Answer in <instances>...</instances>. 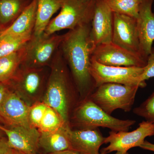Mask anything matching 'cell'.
<instances>
[{
  "mask_svg": "<svg viewBox=\"0 0 154 154\" xmlns=\"http://www.w3.org/2000/svg\"><path fill=\"white\" fill-rule=\"evenodd\" d=\"M91 28L90 23L69 30L60 47L76 86L89 96L96 89L90 73L91 56L95 48L90 36Z\"/></svg>",
  "mask_w": 154,
  "mask_h": 154,
  "instance_id": "1",
  "label": "cell"
},
{
  "mask_svg": "<svg viewBox=\"0 0 154 154\" xmlns=\"http://www.w3.org/2000/svg\"><path fill=\"white\" fill-rule=\"evenodd\" d=\"M50 67V73L45 87L43 102L55 110L65 123L70 125L69 113L72 84L68 66L60 48Z\"/></svg>",
  "mask_w": 154,
  "mask_h": 154,
  "instance_id": "2",
  "label": "cell"
},
{
  "mask_svg": "<svg viewBox=\"0 0 154 154\" xmlns=\"http://www.w3.org/2000/svg\"><path fill=\"white\" fill-rule=\"evenodd\" d=\"M95 4L96 0H63L60 12L51 20L43 33L49 36L64 29L72 30L91 23Z\"/></svg>",
  "mask_w": 154,
  "mask_h": 154,
  "instance_id": "3",
  "label": "cell"
},
{
  "mask_svg": "<svg viewBox=\"0 0 154 154\" xmlns=\"http://www.w3.org/2000/svg\"><path fill=\"white\" fill-rule=\"evenodd\" d=\"M75 124L81 129H95L106 128L111 131H128L135 123L131 119H119L107 114L89 98L85 99L77 107L74 113Z\"/></svg>",
  "mask_w": 154,
  "mask_h": 154,
  "instance_id": "4",
  "label": "cell"
},
{
  "mask_svg": "<svg viewBox=\"0 0 154 154\" xmlns=\"http://www.w3.org/2000/svg\"><path fill=\"white\" fill-rule=\"evenodd\" d=\"M139 88L138 86L105 83L96 88L88 98L110 115L118 109L129 112Z\"/></svg>",
  "mask_w": 154,
  "mask_h": 154,
  "instance_id": "5",
  "label": "cell"
},
{
  "mask_svg": "<svg viewBox=\"0 0 154 154\" xmlns=\"http://www.w3.org/2000/svg\"><path fill=\"white\" fill-rule=\"evenodd\" d=\"M65 34L55 33L47 36L32 35L23 46V55L21 66L31 68L50 66L54 57L58 50Z\"/></svg>",
  "mask_w": 154,
  "mask_h": 154,
  "instance_id": "6",
  "label": "cell"
},
{
  "mask_svg": "<svg viewBox=\"0 0 154 154\" xmlns=\"http://www.w3.org/2000/svg\"><path fill=\"white\" fill-rule=\"evenodd\" d=\"M143 71L144 67L107 66L92 60L90 68L96 88L108 83L144 88L146 84L141 81Z\"/></svg>",
  "mask_w": 154,
  "mask_h": 154,
  "instance_id": "7",
  "label": "cell"
},
{
  "mask_svg": "<svg viewBox=\"0 0 154 154\" xmlns=\"http://www.w3.org/2000/svg\"><path fill=\"white\" fill-rule=\"evenodd\" d=\"M46 82L45 67L20 66L16 75L8 84L30 106L37 102L36 99L44 89Z\"/></svg>",
  "mask_w": 154,
  "mask_h": 154,
  "instance_id": "8",
  "label": "cell"
},
{
  "mask_svg": "<svg viewBox=\"0 0 154 154\" xmlns=\"http://www.w3.org/2000/svg\"><path fill=\"white\" fill-rule=\"evenodd\" d=\"M91 60L103 65L116 67H144L147 63L140 56L112 42L97 45L92 53Z\"/></svg>",
  "mask_w": 154,
  "mask_h": 154,
  "instance_id": "9",
  "label": "cell"
},
{
  "mask_svg": "<svg viewBox=\"0 0 154 154\" xmlns=\"http://www.w3.org/2000/svg\"><path fill=\"white\" fill-rule=\"evenodd\" d=\"M154 135V123L143 121L133 131H111L109 135L105 137V143H109L101 151L107 153L112 152H128L130 149L140 146L146 137Z\"/></svg>",
  "mask_w": 154,
  "mask_h": 154,
  "instance_id": "10",
  "label": "cell"
},
{
  "mask_svg": "<svg viewBox=\"0 0 154 154\" xmlns=\"http://www.w3.org/2000/svg\"><path fill=\"white\" fill-rule=\"evenodd\" d=\"M112 42L141 57L137 19L113 13Z\"/></svg>",
  "mask_w": 154,
  "mask_h": 154,
  "instance_id": "11",
  "label": "cell"
},
{
  "mask_svg": "<svg viewBox=\"0 0 154 154\" xmlns=\"http://www.w3.org/2000/svg\"><path fill=\"white\" fill-rule=\"evenodd\" d=\"M30 107L19 94L10 88L0 108L2 123L9 127H32L29 121Z\"/></svg>",
  "mask_w": 154,
  "mask_h": 154,
  "instance_id": "12",
  "label": "cell"
},
{
  "mask_svg": "<svg viewBox=\"0 0 154 154\" xmlns=\"http://www.w3.org/2000/svg\"><path fill=\"white\" fill-rule=\"evenodd\" d=\"M113 13L107 0H96L90 36L95 47L102 43L112 42Z\"/></svg>",
  "mask_w": 154,
  "mask_h": 154,
  "instance_id": "13",
  "label": "cell"
},
{
  "mask_svg": "<svg viewBox=\"0 0 154 154\" xmlns=\"http://www.w3.org/2000/svg\"><path fill=\"white\" fill-rule=\"evenodd\" d=\"M154 3V0H143L137 19L140 54L146 62L154 42V13L152 10Z\"/></svg>",
  "mask_w": 154,
  "mask_h": 154,
  "instance_id": "14",
  "label": "cell"
},
{
  "mask_svg": "<svg viewBox=\"0 0 154 154\" xmlns=\"http://www.w3.org/2000/svg\"><path fill=\"white\" fill-rule=\"evenodd\" d=\"M0 130L7 135L11 148L25 154H36L40 136L37 128L23 126L7 128L0 125Z\"/></svg>",
  "mask_w": 154,
  "mask_h": 154,
  "instance_id": "15",
  "label": "cell"
},
{
  "mask_svg": "<svg viewBox=\"0 0 154 154\" xmlns=\"http://www.w3.org/2000/svg\"><path fill=\"white\" fill-rule=\"evenodd\" d=\"M69 137L71 149L81 154H100L99 149L105 143V139L98 128L70 129Z\"/></svg>",
  "mask_w": 154,
  "mask_h": 154,
  "instance_id": "16",
  "label": "cell"
},
{
  "mask_svg": "<svg viewBox=\"0 0 154 154\" xmlns=\"http://www.w3.org/2000/svg\"><path fill=\"white\" fill-rule=\"evenodd\" d=\"M37 8V0H33L8 27L0 30V37L7 35L25 36L33 34Z\"/></svg>",
  "mask_w": 154,
  "mask_h": 154,
  "instance_id": "17",
  "label": "cell"
},
{
  "mask_svg": "<svg viewBox=\"0 0 154 154\" xmlns=\"http://www.w3.org/2000/svg\"><path fill=\"white\" fill-rule=\"evenodd\" d=\"M70 125H66L51 132L40 133L39 147L50 154L71 149L69 137Z\"/></svg>",
  "mask_w": 154,
  "mask_h": 154,
  "instance_id": "18",
  "label": "cell"
},
{
  "mask_svg": "<svg viewBox=\"0 0 154 154\" xmlns=\"http://www.w3.org/2000/svg\"><path fill=\"white\" fill-rule=\"evenodd\" d=\"M63 0H37L36 22L33 35L40 36L51 20V17L61 8Z\"/></svg>",
  "mask_w": 154,
  "mask_h": 154,
  "instance_id": "19",
  "label": "cell"
},
{
  "mask_svg": "<svg viewBox=\"0 0 154 154\" xmlns=\"http://www.w3.org/2000/svg\"><path fill=\"white\" fill-rule=\"evenodd\" d=\"M33 0H0V30L8 27Z\"/></svg>",
  "mask_w": 154,
  "mask_h": 154,
  "instance_id": "20",
  "label": "cell"
},
{
  "mask_svg": "<svg viewBox=\"0 0 154 154\" xmlns=\"http://www.w3.org/2000/svg\"><path fill=\"white\" fill-rule=\"evenodd\" d=\"M23 47L16 52L0 57V83L8 84L16 75L22 64Z\"/></svg>",
  "mask_w": 154,
  "mask_h": 154,
  "instance_id": "21",
  "label": "cell"
},
{
  "mask_svg": "<svg viewBox=\"0 0 154 154\" xmlns=\"http://www.w3.org/2000/svg\"><path fill=\"white\" fill-rule=\"evenodd\" d=\"M32 35H7L0 37V57L9 55L21 49L31 38Z\"/></svg>",
  "mask_w": 154,
  "mask_h": 154,
  "instance_id": "22",
  "label": "cell"
},
{
  "mask_svg": "<svg viewBox=\"0 0 154 154\" xmlns=\"http://www.w3.org/2000/svg\"><path fill=\"white\" fill-rule=\"evenodd\" d=\"M113 13L137 19L140 2L134 0H107Z\"/></svg>",
  "mask_w": 154,
  "mask_h": 154,
  "instance_id": "23",
  "label": "cell"
},
{
  "mask_svg": "<svg viewBox=\"0 0 154 154\" xmlns=\"http://www.w3.org/2000/svg\"><path fill=\"white\" fill-rule=\"evenodd\" d=\"M66 125H69L65 123L55 110L48 106L47 110L38 130L40 133L51 132L58 129Z\"/></svg>",
  "mask_w": 154,
  "mask_h": 154,
  "instance_id": "24",
  "label": "cell"
},
{
  "mask_svg": "<svg viewBox=\"0 0 154 154\" xmlns=\"http://www.w3.org/2000/svg\"><path fill=\"white\" fill-rule=\"evenodd\" d=\"M133 112L146 121L154 123V92L140 105L135 108Z\"/></svg>",
  "mask_w": 154,
  "mask_h": 154,
  "instance_id": "25",
  "label": "cell"
},
{
  "mask_svg": "<svg viewBox=\"0 0 154 154\" xmlns=\"http://www.w3.org/2000/svg\"><path fill=\"white\" fill-rule=\"evenodd\" d=\"M47 107V105L44 102L38 101L30 106L29 117L32 127L38 129Z\"/></svg>",
  "mask_w": 154,
  "mask_h": 154,
  "instance_id": "26",
  "label": "cell"
},
{
  "mask_svg": "<svg viewBox=\"0 0 154 154\" xmlns=\"http://www.w3.org/2000/svg\"><path fill=\"white\" fill-rule=\"evenodd\" d=\"M154 77V48H152V51L147 60V63L144 67L143 73L142 75L141 81L146 82V80H149Z\"/></svg>",
  "mask_w": 154,
  "mask_h": 154,
  "instance_id": "27",
  "label": "cell"
},
{
  "mask_svg": "<svg viewBox=\"0 0 154 154\" xmlns=\"http://www.w3.org/2000/svg\"><path fill=\"white\" fill-rule=\"evenodd\" d=\"M13 151L8 140L0 138V154H9Z\"/></svg>",
  "mask_w": 154,
  "mask_h": 154,
  "instance_id": "28",
  "label": "cell"
},
{
  "mask_svg": "<svg viewBox=\"0 0 154 154\" xmlns=\"http://www.w3.org/2000/svg\"><path fill=\"white\" fill-rule=\"evenodd\" d=\"M10 88V86L7 83H0V108H1V105L4 97ZM0 122L2 123L1 117H0Z\"/></svg>",
  "mask_w": 154,
  "mask_h": 154,
  "instance_id": "29",
  "label": "cell"
},
{
  "mask_svg": "<svg viewBox=\"0 0 154 154\" xmlns=\"http://www.w3.org/2000/svg\"><path fill=\"white\" fill-rule=\"evenodd\" d=\"M140 147L143 149L154 152V144L149 142L146 140H145Z\"/></svg>",
  "mask_w": 154,
  "mask_h": 154,
  "instance_id": "30",
  "label": "cell"
},
{
  "mask_svg": "<svg viewBox=\"0 0 154 154\" xmlns=\"http://www.w3.org/2000/svg\"><path fill=\"white\" fill-rule=\"evenodd\" d=\"M49 154H81L73 150L72 149L65 150L57 152L52 153Z\"/></svg>",
  "mask_w": 154,
  "mask_h": 154,
  "instance_id": "31",
  "label": "cell"
},
{
  "mask_svg": "<svg viewBox=\"0 0 154 154\" xmlns=\"http://www.w3.org/2000/svg\"><path fill=\"white\" fill-rule=\"evenodd\" d=\"M100 154H108L105 152L102 151H101V153ZM115 154H129L128 152H116Z\"/></svg>",
  "mask_w": 154,
  "mask_h": 154,
  "instance_id": "32",
  "label": "cell"
},
{
  "mask_svg": "<svg viewBox=\"0 0 154 154\" xmlns=\"http://www.w3.org/2000/svg\"><path fill=\"white\" fill-rule=\"evenodd\" d=\"M12 154H25L22 152L18 151L16 150L13 149V151H12Z\"/></svg>",
  "mask_w": 154,
  "mask_h": 154,
  "instance_id": "33",
  "label": "cell"
},
{
  "mask_svg": "<svg viewBox=\"0 0 154 154\" xmlns=\"http://www.w3.org/2000/svg\"><path fill=\"white\" fill-rule=\"evenodd\" d=\"M134 1H137V2H141L143 0H134Z\"/></svg>",
  "mask_w": 154,
  "mask_h": 154,
  "instance_id": "34",
  "label": "cell"
},
{
  "mask_svg": "<svg viewBox=\"0 0 154 154\" xmlns=\"http://www.w3.org/2000/svg\"><path fill=\"white\" fill-rule=\"evenodd\" d=\"M81 1H84V2H87V1H90V0H81Z\"/></svg>",
  "mask_w": 154,
  "mask_h": 154,
  "instance_id": "35",
  "label": "cell"
},
{
  "mask_svg": "<svg viewBox=\"0 0 154 154\" xmlns=\"http://www.w3.org/2000/svg\"><path fill=\"white\" fill-rule=\"evenodd\" d=\"M12 154V152L11 153H10V154Z\"/></svg>",
  "mask_w": 154,
  "mask_h": 154,
  "instance_id": "36",
  "label": "cell"
},
{
  "mask_svg": "<svg viewBox=\"0 0 154 154\" xmlns=\"http://www.w3.org/2000/svg\"><path fill=\"white\" fill-rule=\"evenodd\" d=\"M0 138H1V137H0Z\"/></svg>",
  "mask_w": 154,
  "mask_h": 154,
  "instance_id": "37",
  "label": "cell"
}]
</instances>
